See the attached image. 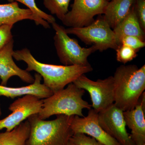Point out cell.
Returning a JSON list of instances; mask_svg holds the SVG:
<instances>
[{"label": "cell", "instance_id": "6da1fadb", "mask_svg": "<svg viewBox=\"0 0 145 145\" xmlns=\"http://www.w3.org/2000/svg\"><path fill=\"white\" fill-rule=\"evenodd\" d=\"M13 58L26 63L28 72L35 71L43 78L44 84L53 93L65 88L83 74L91 72L93 68L87 65H58L40 62L27 48L14 51Z\"/></svg>", "mask_w": 145, "mask_h": 145}, {"label": "cell", "instance_id": "7a4b0ae2", "mask_svg": "<svg viewBox=\"0 0 145 145\" xmlns=\"http://www.w3.org/2000/svg\"><path fill=\"white\" fill-rule=\"evenodd\" d=\"M114 104L123 111L134 108L145 89V65H121L113 76Z\"/></svg>", "mask_w": 145, "mask_h": 145}, {"label": "cell", "instance_id": "3957f363", "mask_svg": "<svg viewBox=\"0 0 145 145\" xmlns=\"http://www.w3.org/2000/svg\"><path fill=\"white\" fill-rule=\"evenodd\" d=\"M51 121L39 118L38 114L29 116L27 120L30 133L25 145H68L73 133L71 128L72 116L57 115Z\"/></svg>", "mask_w": 145, "mask_h": 145}, {"label": "cell", "instance_id": "277c9868", "mask_svg": "<svg viewBox=\"0 0 145 145\" xmlns=\"http://www.w3.org/2000/svg\"><path fill=\"white\" fill-rule=\"evenodd\" d=\"M85 90L70 83L67 87L43 99L41 110L38 114L40 119L45 120L54 115L84 117V109L89 110L91 105L83 99Z\"/></svg>", "mask_w": 145, "mask_h": 145}, {"label": "cell", "instance_id": "5b68a950", "mask_svg": "<svg viewBox=\"0 0 145 145\" xmlns=\"http://www.w3.org/2000/svg\"><path fill=\"white\" fill-rule=\"evenodd\" d=\"M55 31L54 46L60 62L64 65H90L88 58L97 51L95 46L88 48L82 47L76 39L68 35L63 26L56 22L51 24Z\"/></svg>", "mask_w": 145, "mask_h": 145}, {"label": "cell", "instance_id": "8992f818", "mask_svg": "<svg viewBox=\"0 0 145 145\" xmlns=\"http://www.w3.org/2000/svg\"><path fill=\"white\" fill-rule=\"evenodd\" d=\"M68 34H73L87 44L92 45L101 52L118 48L115 35L103 17L94 20L88 26L79 28L65 29Z\"/></svg>", "mask_w": 145, "mask_h": 145}, {"label": "cell", "instance_id": "52a82bcc", "mask_svg": "<svg viewBox=\"0 0 145 145\" xmlns=\"http://www.w3.org/2000/svg\"><path fill=\"white\" fill-rule=\"evenodd\" d=\"M73 83L79 88L88 92L92 103L91 107L98 112L114 104L113 76L94 81L89 79L85 74H83Z\"/></svg>", "mask_w": 145, "mask_h": 145}, {"label": "cell", "instance_id": "ba28073f", "mask_svg": "<svg viewBox=\"0 0 145 145\" xmlns=\"http://www.w3.org/2000/svg\"><path fill=\"white\" fill-rule=\"evenodd\" d=\"M108 2L107 0H74L71 10L62 22L70 27L88 26L95 20L94 16L104 14Z\"/></svg>", "mask_w": 145, "mask_h": 145}, {"label": "cell", "instance_id": "9c48e42d", "mask_svg": "<svg viewBox=\"0 0 145 145\" xmlns=\"http://www.w3.org/2000/svg\"><path fill=\"white\" fill-rule=\"evenodd\" d=\"M42 106V99L34 95H25L18 98L8 107L12 113L0 120V130L4 128L7 131L12 130L29 116L38 114Z\"/></svg>", "mask_w": 145, "mask_h": 145}, {"label": "cell", "instance_id": "30bf717a", "mask_svg": "<svg viewBox=\"0 0 145 145\" xmlns=\"http://www.w3.org/2000/svg\"><path fill=\"white\" fill-rule=\"evenodd\" d=\"M123 112L113 104L98 112L99 124L120 145H135L127 131Z\"/></svg>", "mask_w": 145, "mask_h": 145}, {"label": "cell", "instance_id": "8fae6325", "mask_svg": "<svg viewBox=\"0 0 145 145\" xmlns=\"http://www.w3.org/2000/svg\"><path fill=\"white\" fill-rule=\"evenodd\" d=\"M70 127L73 134L80 133L87 135L105 145H120L99 124L98 112L93 108L89 110L86 117L72 116Z\"/></svg>", "mask_w": 145, "mask_h": 145}, {"label": "cell", "instance_id": "7c38bea8", "mask_svg": "<svg viewBox=\"0 0 145 145\" xmlns=\"http://www.w3.org/2000/svg\"><path fill=\"white\" fill-rule=\"evenodd\" d=\"M13 39L0 50V78L1 85L7 86L9 79L13 76L19 77L22 81L31 84L34 78L29 72L18 67L13 60Z\"/></svg>", "mask_w": 145, "mask_h": 145}, {"label": "cell", "instance_id": "4fadbf2b", "mask_svg": "<svg viewBox=\"0 0 145 145\" xmlns=\"http://www.w3.org/2000/svg\"><path fill=\"white\" fill-rule=\"evenodd\" d=\"M145 92L134 108L123 112L126 125L131 130L130 136L135 145H145Z\"/></svg>", "mask_w": 145, "mask_h": 145}, {"label": "cell", "instance_id": "5bb4252c", "mask_svg": "<svg viewBox=\"0 0 145 145\" xmlns=\"http://www.w3.org/2000/svg\"><path fill=\"white\" fill-rule=\"evenodd\" d=\"M26 20L34 21L36 25H41L45 28H50L46 21L38 18L28 8H20L17 2L0 4V26L13 25L20 21Z\"/></svg>", "mask_w": 145, "mask_h": 145}, {"label": "cell", "instance_id": "9a60e30c", "mask_svg": "<svg viewBox=\"0 0 145 145\" xmlns=\"http://www.w3.org/2000/svg\"><path fill=\"white\" fill-rule=\"evenodd\" d=\"M34 81L29 85L21 87H9L0 85V96L13 99L26 95H34L43 99L50 97L53 92L44 84H41L42 77L39 73L34 75Z\"/></svg>", "mask_w": 145, "mask_h": 145}, {"label": "cell", "instance_id": "2e32d148", "mask_svg": "<svg viewBox=\"0 0 145 145\" xmlns=\"http://www.w3.org/2000/svg\"><path fill=\"white\" fill-rule=\"evenodd\" d=\"M113 31L118 46L122 39L127 36H136L145 41V32L139 23L135 5L128 15L113 29Z\"/></svg>", "mask_w": 145, "mask_h": 145}, {"label": "cell", "instance_id": "e0dca14e", "mask_svg": "<svg viewBox=\"0 0 145 145\" xmlns=\"http://www.w3.org/2000/svg\"><path fill=\"white\" fill-rule=\"evenodd\" d=\"M136 0H111L108 2L103 16L112 29L130 13Z\"/></svg>", "mask_w": 145, "mask_h": 145}, {"label": "cell", "instance_id": "ac0fdd59", "mask_svg": "<svg viewBox=\"0 0 145 145\" xmlns=\"http://www.w3.org/2000/svg\"><path fill=\"white\" fill-rule=\"evenodd\" d=\"M30 131L28 120L22 122L12 130L0 133V145H25Z\"/></svg>", "mask_w": 145, "mask_h": 145}, {"label": "cell", "instance_id": "d6986e66", "mask_svg": "<svg viewBox=\"0 0 145 145\" xmlns=\"http://www.w3.org/2000/svg\"><path fill=\"white\" fill-rule=\"evenodd\" d=\"M71 0H43L44 5L51 14L62 21L67 14Z\"/></svg>", "mask_w": 145, "mask_h": 145}, {"label": "cell", "instance_id": "ffe728a7", "mask_svg": "<svg viewBox=\"0 0 145 145\" xmlns=\"http://www.w3.org/2000/svg\"><path fill=\"white\" fill-rule=\"evenodd\" d=\"M8 1L10 2L14 1L20 2L24 5L38 18L46 21L49 24H52L56 22L55 18L53 16L44 12L37 7L35 0H8Z\"/></svg>", "mask_w": 145, "mask_h": 145}, {"label": "cell", "instance_id": "44dd1931", "mask_svg": "<svg viewBox=\"0 0 145 145\" xmlns=\"http://www.w3.org/2000/svg\"><path fill=\"white\" fill-rule=\"evenodd\" d=\"M115 50L117 61L123 64L131 61L137 56V51L123 45H120Z\"/></svg>", "mask_w": 145, "mask_h": 145}, {"label": "cell", "instance_id": "7402d4cb", "mask_svg": "<svg viewBox=\"0 0 145 145\" xmlns=\"http://www.w3.org/2000/svg\"><path fill=\"white\" fill-rule=\"evenodd\" d=\"M70 142L78 145H105L96 139L83 133L73 134Z\"/></svg>", "mask_w": 145, "mask_h": 145}, {"label": "cell", "instance_id": "603a6c76", "mask_svg": "<svg viewBox=\"0 0 145 145\" xmlns=\"http://www.w3.org/2000/svg\"><path fill=\"white\" fill-rule=\"evenodd\" d=\"M13 25H3L0 26V50L13 39L11 29Z\"/></svg>", "mask_w": 145, "mask_h": 145}, {"label": "cell", "instance_id": "cb8c5ba5", "mask_svg": "<svg viewBox=\"0 0 145 145\" xmlns=\"http://www.w3.org/2000/svg\"><path fill=\"white\" fill-rule=\"evenodd\" d=\"M121 44L129 47L138 52L145 46V42L136 36H127L122 39Z\"/></svg>", "mask_w": 145, "mask_h": 145}, {"label": "cell", "instance_id": "d4e9b609", "mask_svg": "<svg viewBox=\"0 0 145 145\" xmlns=\"http://www.w3.org/2000/svg\"><path fill=\"white\" fill-rule=\"evenodd\" d=\"M135 7L139 23L145 32V0H136Z\"/></svg>", "mask_w": 145, "mask_h": 145}, {"label": "cell", "instance_id": "484cf974", "mask_svg": "<svg viewBox=\"0 0 145 145\" xmlns=\"http://www.w3.org/2000/svg\"><path fill=\"white\" fill-rule=\"evenodd\" d=\"M2 114L1 108V103H0V116Z\"/></svg>", "mask_w": 145, "mask_h": 145}, {"label": "cell", "instance_id": "4316f807", "mask_svg": "<svg viewBox=\"0 0 145 145\" xmlns=\"http://www.w3.org/2000/svg\"><path fill=\"white\" fill-rule=\"evenodd\" d=\"M70 143H71V145H78L76 144H74V143L71 142H70Z\"/></svg>", "mask_w": 145, "mask_h": 145}, {"label": "cell", "instance_id": "83f0119b", "mask_svg": "<svg viewBox=\"0 0 145 145\" xmlns=\"http://www.w3.org/2000/svg\"><path fill=\"white\" fill-rule=\"evenodd\" d=\"M68 145H71V143L70 142H69V143Z\"/></svg>", "mask_w": 145, "mask_h": 145}, {"label": "cell", "instance_id": "f1b7e54d", "mask_svg": "<svg viewBox=\"0 0 145 145\" xmlns=\"http://www.w3.org/2000/svg\"><path fill=\"white\" fill-rule=\"evenodd\" d=\"M107 1H110V0H107Z\"/></svg>", "mask_w": 145, "mask_h": 145}, {"label": "cell", "instance_id": "f546056e", "mask_svg": "<svg viewBox=\"0 0 145 145\" xmlns=\"http://www.w3.org/2000/svg\"></svg>", "mask_w": 145, "mask_h": 145}]
</instances>
